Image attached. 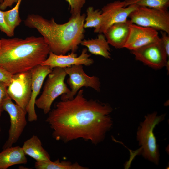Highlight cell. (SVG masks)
Instances as JSON below:
<instances>
[{
    "instance_id": "28",
    "label": "cell",
    "mask_w": 169,
    "mask_h": 169,
    "mask_svg": "<svg viewBox=\"0 0 169 169\" xmlns=\"http://www.w3.org/2000/svg\"><path fill=\"white\" fill-rule=\"evenodd\" d=\"M18 0H3L2 2L0 4V9L5 10L8 7H11L14 3H16Z\"/></svg>"
},
{
    "instance_id": "1",
    "label": "cell",
    "mask_w": 169,
    "mask_h": 169,
    "mask_svg": "<svg viewBox=\"0 0 169 169\" xmlns=\"http://www.w3.org/2000/svg\"><path fill=\"white\" fill-rule=\"evenodd\" d=\"M113 110L108 103L87 99L81 89L73 99L57 102L46 121L56 140L66 143L82 139L97 145L113 127Z\"/></svg>"
},
{
    "instance_id": "20",
    "label": "cell",
    "mask_w": 169,
    "mask_h": 169,
    "mask_svg": "<svg viewBox=\"0 0 169 169\" xmlns=\"http://www.w3.org/2000/svg\"><path fill=\"white\" fill-rule=\"evenodd\" d=\"M22 1L18 0L15 6L12 9L3 11L5 22L11 31L14 34L15 28L20 25L22 21L19 10Z\"/></svg>"
},
{
    "instance_id": "21",
    "label": "cell",
    "mask_w": 169,
    "mask_h": 169,
    "mask_svg": "<svg viewBox=\"0 0 169 169\" xmlns=\"http://www.w3.org/2000/svg\"><path fill=\"white\" fill-rule=\"evenodd\" d=\"M87 16L85 18L84 28H94V32L98 33L101 21V10H94L92 6H90L87 9Z\"/></svg>"
},
{
    "instance_id": "16",
    "label": "cell",
    "mask_w": 169,
    "mask_h": 169,
    "mask_svg": "<svg viewBox=\"0 0 169 169\" xmlns=\"http://www.w3.org/2000/svg\"><path fill=\"white\" fill-rule=\"evenodd\" d=\"M27 162L26 155L19 146L3 149L0 152V169H7L13 165Z\"/></svg>"
},
{
    "instance_id": "9",
    "label": "cell",
    "mask_w": 169,
    "mask_h": 169,
    "mask_svg": "<svg viewBox=\"0 0 169 169\" xmlns=\"http://www.w3.org/2000/svg\"><path fill=\"white\" fill-rule=\"evenodd\" d=\"M7 92L16 104L26 111L32 93L31 71L13 75L7 86Z\"/></svg>"
},
{
    "instance_id": "26",
    "label": "cell",
    "mask_w": 169,
    "mask_h": 169,
    "mask_svg": "<svg viewBox=\"0 0 169 169\" xmlns=\"http://www.w3.org/2000/svg\"><path fill=\"white\" fill-rule=\"evenodd\" d=\"M13 75L11 74L3 68L0 67V81L9 84L12 79Z\"/></svg>"
},
{
    "instance_id": "27",
    "label": "cell",
    "mask_w": 169,
    "mask_h": 169,
    "mask_svg": "<svg viewBox=\"0 0 169 169\" xmlns=\"http://www.w3.org/2000/svg\"><path fill=\"white\" fill-rule=\"evenodd\" d=\"M7 85L4 83L0 81V118L2 112L1 109L2 102L5 97L8 95L7 92ZM0 126V131H1Z\"/></svg>"
},
{
    "instance_id": "5",
    "label": "cell",
    "mask_w": 169,
    "mask_h": 169,
    "mask_svg": "<svg viewBox=\"0 0 169 169\" xmlns=\"http://www.w3.org/2000/svg\"><path fill=\"white\" fill-rule=\"evenodd\" d=\"M67 75L64 68L55 67L48 75L43 92L36 99L35 105L45 114H48L54 100L58 96L70 91L64 82Z\"/></svg>"
},
{
    "instance_id": "12",
    "label": "cell",
    "mask_w": 169,
    "mask_h": 169,
    "mask_svg": "<svg viewBox=\"0 0 169 169\" xmlns=\"http://www.w3.org/2000/svg\"><path fill=\"white\" fill-rule=\"evenodd\" d=\"M87 49H83L80 55L78 56L75 53L71 52L69 54L57 55L50 51L46 59L41 65L55 67L65 68L74 65H84L89 66L94 63L93 60L90 58L91 55L87 53Z\"/></svg>"
},
{
    "instance_id": "15",
    "label": "cell",
    "mask_w": 169,
    "mask_h": 169,
    "mask_svg": "<svg viewBox=\"0 0 169 169\" xmlns=\"http://www.w3.org/2000/svg\"><path fill=\"white\" fill-rule=\"evenodd\" d=\"M131 23L129 19L114 24L109 27L103 34L109 44L116 49L124 48L130 31Z\"/></svg>"
},
{
    "instance_id": "10",
    "label": "cell",
    "mask_w": 169,
    "mask_h": 169,
    "mask_svg": "<svg viewBox=\"0 0 169 169\" xmlns=\"http://www.w3.org/2000/svg\"><path fill=\"white\" fill-rule=\"evenodd\" d=\"M138 6L132 4L125 7L124 1L116 0L107 3L101 10V21L99 33L104 34L111 25L126 21L130 14Z\"/></svg>"
},
{
    "instance_id": "6",
    "label": "cell",
    "mask_w": 169,
    "mask_h": 169,
    "mask_svg": "<svg viewBox=\"0 0 169 169\" xmlns=\"http://www.w3.org/2000/svg\"><path fill=\"white\" fill-rule=\"evenodd\" d=\"M128 18L132 23L165 32L169 34L168 10L138 6Z\"/></svg>"
},
{
    "instance_id": "2",
    "label": "cell",
    "mask_w": 169,
    "mask_h": 169,
    "mask_svg": "<svg viewBox=\"0 0 169 169\" xmlns=\"http://www.w3.org/2000/svg\"><path fill=\"white\" fill-rule=\"evenodd\" d=\"M86 15L71 16L66 23L58 24L54 18L48 20L38 14H29L24 21L26 26L36 29L44 38L50 51L57 55L75 53L84 37Z\"/></svg>"
},
{
    "instance_id": "4",
    "label": "cell",
    "mask_w": 169,
    "mask_h": 169,
    "mask_svg": "<svg viewBox=\"0 0 169 169\" xmlns=\"http://www.w3.org/2000/svg\"><path fill=\"white\" fill-rule=\"evenodd\" d=\"M166 115L165 113L158 115L155 111L147 114L140 122L136 132L140 154L144 159L156 165L159 164L160 154L154 130L156 125L165 120Z\"/></svg>"
},
{
    "instance_id": "19",
    "label": "cell",
    "mask_w": 169,
    "mask_h": 169,
    "mask_svg": "<svg viewBox=\"0 0 169 169\" xmlns=\"http://www.w3.org/2000/svg\"><path fill=\"white\" fill-rule=\"evenodd\" d=\"M34 167L36 169H87V167L80 165L77 162L60 161L59 159L54 161L51 160L36 161Z\"/></svg>"
},
{
    "instance_id": "23",
    "label": "cell",
    "mask_w": 169,
    "mask_h": 169,
    "mask_svg": "<svg viewBox=\"0 0 169 169\" xmlns=\"http://www.w3.org/2000/svg\"><path fill=\"white\" fill-rule=\"evenodd\" d=\"M69 4L71 16L81 14V9L85 3V0H66Z\"/></svg>"
},
{
    "instance_id": "14",
    "label": "cell",
    "mask_w": 169,
    "mask_h": 169,
    "mask_svg": "<svg viewBox=\"0 0 169 169\" xmlns=\"http://www.w3.org/2000/svg\"><path fill=\"white\" fill-rule=\"evenodd\" d=\"M53 68L45 65H39L31 69L32 93L31 98L27 106L26 111L28 115V120L30 122L37 120L35 105L36 98L39 94L44 81L51 72Z\"/></svg>"
},
{
    "instance_id": "24",
    "label": "cell",
    "mask_w": 169,
    "mask_h": 169,
    "mask_svg": "<svg viewBox=\"0 0 169 169\" xmlns=\"http://www.w3.org/2000/svg\"><path fill=\"white\" fill-rule=\"evenodd\" d=\"M161 37L159 43L168 58L169 57V34L161 31Z\"/></svg>"
},
{
    "instance_id": "8",
    "label": "cell",
    "mask_w": 169,
    "mask_h": 169,
    "mask_svg": "<svg viewBox=\"0 0 169 169\" xmlns=\"http://www.w3.org/2000/svg\"><path fill=\"white\" fill-rule=\"evenodd\" d=\"M64 68L69 76L67 83L71 89L69 94L61 95V100L73 99L83 87H91L97 91H100L101 83L99 78L88 75L84 71L82 65H74Z\"/></svg>"
},
{
    "instance_id": "7",
    "label": "cell",
    "mask_w": 169,
    "mask_h": 169,
    "mask_svg": "<svg viewBox=\"0 0 169 169\" xmlns=\"http://www.w3.org/2000/svg\"><path fill=\"white\" fill-rule=\"evenodd\" d=\"M12 100L8 94L1 104L2 111L8 113L10 122L8 139L2 147L3 150L12 146L17 141L27 124L26 111Z\"/></svg>"
},
{
    "instance_id": "22",
    "label": "cell",
    "mask_w": 169,
    "mask_h": 169,
    "mask_svg": "<svg viewBox=\"0 0 169 169\" xmlns=\"http://www.w3.org/2000/svg\"><path fill=\"white\" fill-rule=\"evenodd\" d=\"M125 7L132 4L157 9L168 10L169 0H124Z\"/></svg>"
},
{
    "instance_id": "13",
    "label": "cell",
    "mask_w": 169,
    "mask_h": 169,
    "mask_svg": "<svg viewBox=\"0 0 169 169\" xmlns=\"http://www.w3.org/2000/svg\"><path fill=\"white\" fill-rule=\"evenodd\" d=\"M160 38L157 30L131 23L129 37L124 48L131 51L135 50L150 44L158 42Z\"/></svg>"
},
{
    "instance_id": "29",
    "label": "cell",
    "mask_w": 169,
    "mask_h": 169,
    "mask_svg": "<svg viewBox=\"0 0 169 169\" xmlns=\"http://www.w3.org/2000/svg\"><path fill=\"white\" fill-rule=\"evenodd\" d=\"M3 0H0V4L2 2Z\"/></svg>"
},
{
    "instance_id": "18",
    "label": "cell",
    "mask_w": 169,
    "mask_h": 169,
    "mask_svg": "<svg viewBox=\"0 0 169 169\" xmlns=\"http://www.w3.org/2000/svg\"><path fill=\"white\" fill-rule=\"evenodd\" d=\"M80 44L87 47L88 51L92 54L107 59L111 58V49L103 33H99L97 38L95 39L83 40Z\"/></svg>"
},
{
    "instance_id": "25",
    "label": "cell",
    "mask_w": 169,
    "mask_h": 169,
    "mask_svg": "<svg viewBox=\"0 0 169 169\" xmlns=\"http://www.w3.org/2000/svg\"><path fill=\"white\" fill-rule=\"evenodd\" d=\"M0 30L8 36L11 37L14 35L6 23L3 11L0 10Z\"/></svg>"
},
{
    "instance_id": "3",
    "label": "cell",
    "mask_w": 169,
    "mask_h": 169,
    "mask_svg": "<svg viewBox=\"0 0 169 169\" xmlns=\"http://www.w3.org/2000/svg\"><path fill=\"white\" fill-rule=\"evenodd\" d=\"M50 50L42 37L0 39V67L12 75L40 65Z\"/></svg>"
},
{
    "instance_id": "17",
    "label": "cell",
    "mask_w": 169,
    "mask_h": 169,
    "mask_svg": "<svg viewBox=\"0 0 169 169\" xmlns=\"http://www.w3.org/2000/svg\"><path fill=\"white\" fill-rule=\"evenodd\" d=\"M22 147L26 155L36 161L51 160L49 154L43 148L40 140L36 135H33L26 140Z\"/></svg>"
},
{
    "instance_id": "11",
    "label": "cell",
    "mask_w": 169,
    "mask_h": 169,
    "mask_svg": "<svg viewBox=\"0 0 169 169\" xmlns=\"http://www.w3.org/2000/svg\"><path fill=\"white\" fill-rule=\"evenodd\" d=\"M131 51L136 60L154 69H160L169 65V58L159 41Z\"/></svg>"
}]
</instances>
